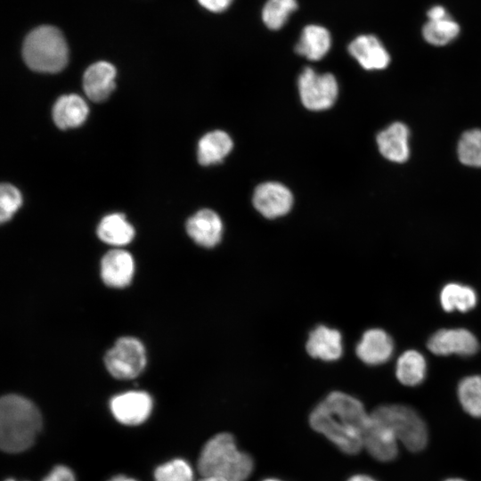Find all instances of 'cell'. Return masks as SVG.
<instances>
[{
	"label": "cell",
	"mask_w": 481,
	"mask_h": 481,
	"mask_svg": "<svg viewBox=\"0 0 481 481\" xmlns=\"http://www.w3.org/2000/svg\"><path fill=\"white\" fill-rule=\"evenodd\" d=\"M370 414L355 397L340 391L330 393L309 416L313 429L325 436L341 452L356 454L363 447Z\"/></svg>",
	"instance_id": "obj_1"
},
{
	"label": "cell",
	"mask_w": 481,
	"mask_h": 481,
	"mask_svg": "<svg viewBox=\"0 0 481 481\" xmlns=\"http://www.w3.org/2000/svg\"><path fill=\"white\" fill-rule=\"evenodd\" d=\"M42 428L37 406L18 395H6L0 400V446L16 453L29 449Z\"/></svg>",
	"instance_id": "obj_2"
},
{
	"label": "cell",
	"mask_w": 481,
	"mask_h": 481,
	"mask_svg": "<svg viewBox=\"0 0 481 481\" xmlns=\"http://www.w3.org/2000/svg\"><path fill=\"white\" fill-rule=\"evenodd\" d=\"M202 477L217 476L228 481H245L252 473L251 457L238 450L233 436L219 433L203 446L197 463Z\"/></svg>",
	"instance_id": "obj_3"
},
{
	"label": "cell",
	"mask_w": 481,
	"mask_h": 481,
	"mask_svg": "<svg viewBox=\"0 0 481 481\" xmlns=\"http://www.w3.org/2000/svg\"><path fill=\"white\" fill-rule=\"evenodd\" d=\"M23 58L33 70L55 73L68 62V45L61 32L53 26H40L25 38Z\"/></svg>",
	"instance_id": "obj_4"
},
{
	"label": "cell",
	"mask_w": 481,
	"mask_h": 481,
	"mask_svg": "<svg viewBox=\"0 0 481 481\" xmlns=\"http://www.w3.org/2000/svg\"><path fill=\"white\" fill-rule=\"evenodd\" d=\"M371 414L388 426L408 450L420 452L427 445V426L412 408L402 404L381 405Z\"/></svg>",
	"instance_id": "obj_5"
},
{
	"label": "cell",
	"mask_w": 481,
	"mask_h": 481,
	"mask_svg": "<svg viewBox=\"0 0 481 481\" xmlns=\"http://www.w3.org/2000/svg\"><path fill=\"white\" fill-rule=\"evenodd\" d=\"M104 363L107 370L113 377L118 379H134L145 367L146 355L144 347L137 338H121L107 352Z\"/></svg>",
	"instance_id": "obj_6"
},
{
	"label": "cell",
	"mask_w": 481,
	"mask_h": 481,
	"mask_svg": "<svg viewBox=\"0 0 481 481\" xmlns=\"http://www.w3.org/2000/svg\"><path fill=\"white\" fill-rule=\"evenodd\" d=\"M298 91L306 108L311 110H323L335 103L338 86L332 74H318L306 67L299 75Z\"/></svg>",
	"instance_id": "obj_7"
},
{
	"label": "cell",
	"mask_w": 481,
	"mask_h": 481,
	"mask_svg": "<svg viewBox=\"0 0 481 481\" xmlns=\"http://www.w3.org/2000/svg\"><path fill=\"white\" fill-rule=\"evenodd\" d=\"M427 346L430 352L437 355L469 356L477 353L479 345L471 331L457 328L437 330L429 338Z\"/></svg>",
	"instance_id": "obj_8"
},
{
	"label": "cell",
	"mask_w": 481,
	"mask_h": 481,
	"mask_svg": "<svg viewBox=\"0 0 481 481\" xmlns=\"http://www.w3.org/2000/svg\"><path fill=\"white\" fill-rule=\"evenodd\" d=\"M115 419L125 425H139L150 416L152 400L143 391H128L113 396L110 402Z\"/></svg>",
	"instance_id": "obj_9"
},
{
	"label": "cell",
	"mask_w": 481,
	"mask_h": 481,
	"mask_svg": "<svg viewBox=\"0 0 481 481\" xmlns=\"http://www.w3.org/2000/svg\"><path fill=\"white\" fill-rule=\"evenodd\" d=\"M252 202L262 216L273 219L286 215L290 210L293 196L283 184L267 182L255 189Z\"/></svg>",
	"instance_id": "obj_10"
},
{
	"label": "cell",
	"mask_w": 481,
	"mask_h": 481,
	"mask_svg": "<svg viewBox=\"0 0 481 481\" xmlns=\"http://www.w3.org/2000/svg\"><path fill=\"white\" fill-rule=\"evenodd\" d=\"M395 435L385 423L370 414L363 436V447L376 460L393 461L398 454Z\"/></svg>",
	"instance_id": "obj_11"
},
{
	"label": "cell",
	"mask_w": 481,
	"mask_h": 481,
	"mask_svg": "<svg viewBox=\"0 0 481 481\" xmlns=\"http://www.w3.org/2000/svg\"><path fill=\"white\" fill-rule=\"evenodd\" d=\"M349 53L367 70L386 69L390 55L379 39L373 35H361L348 45Z\"/></svg>",
	"instance_id": "obj_12"
},
{
	"label": "cell",
	"mask_w": 481,
	"mask_h": 481,
	"mask_svg": "<svg viewBox=\"0 0 481 481\" xmlns=\"http://www.w3.org/2000/svg\"><path fill=\"white\" fill-rule=\"evenodd\" d=\"M186 231L198 245L213 248L221 240L223 223L213 210L201 209L187 220Z\"/></svg>",
	"instance_id": "obj_13"
},
{
	"label": "cell",
	"mask_w": 481,
	"mask_h": 481,
	"mask_svg": "<svg viewBox=\"0 0 481 481\" xmlns=\"http://www.w3.org/2000/svg\"><path fill=\"white\" fill-rule=\"evenodd\" d=\"M410 131L406 125L395 122L377 135V144L381 155L389 161L405 162L410 156Z\"/></svg>",
	"instance_id": "obj_14"
},
{
	"label": "cell",
	"mask_w": 481,
	"mask_h": 481,
	"mask_svg": "<svg viewBox=\"0 0 481 481\" xmlns=\"http://www.w3.org/2000/svg\"><path fill=\"white\" fill-rule=\"evenodd\" d=\"M394 351L391 337L383 330H366L356 346V355L360 360L370 365L387 362Z\"/></svg>",
	"instance_id": "obj_15"
},
{
	"label": "cell",
	"mask_w": 481,
	"mask_h": 481,
	"mask_svg": "<svg viewBox=\"0 0 481 481\" xmlns=\"http://www.w3.org/2000/svg\"><path fill=\"white\" fill-rule=\"evenodd\" d=\"M115 67L107 61H98L86 70L83 87L88 98L94 102L105 101L115 88Z\"/></svg>",
	"instance_id": "obj_16"
},
{
	"label": "cell",
	"mask_w": 481,
	"mask_h": 481,
	"mask_svg": "<svg viewBox=\"0 0 481 481\" xmlns=\"http://www.w3.org/2000/svg\"><path fill=\"white\" fill-rule=\"evenodd\" d=\"M134 260L129 252L112 249L102 259L101 273L105 284L123 288L129 284L134 274Z\"/></svg>",
	"instance_id": "obj_17"
},
{
	"label": "cell",
	"mask_w": 481,
	"mask_h": 481,
	"mask_svg": "<svg viewBox=\"0 0 481 481\" xmlns=\"http://www.w3.org/2000/svg\"><path fill=\"white\" fill-rule=\"evenodd\" d=\"M306 351L313 358L323 361L338 360L343 352L340 332L325 325L317 326L309 334Z\"/></svg>",
	"instance_id": "obj_18"
},
{
	"label": "cell",
	"mask_w": 481,
	"mask_h": 481,
	"mask_svg": "<svg viewBox=\"0 0 481 481\" xmlns=\"http://www.w3.org/2000/svg\"><path fill=\"white\" fill-rule=\"evenodd\" d=\"M331 37L329 30L322 26H306L300 35L295 52L311 61H319L329 52Z\"/></svg>",
	"instance_id": "obj_19"
},
{
	"label": "cell",
	"mask_w": 481,
	"mask_h": 481,
	"mask_svg": "<svg viewBox=\"0 0 481 481\" xmlns=\"http://www.w3.org/2000/svg\"><path fill=\"white\" fill-rule=\"evenodd\" d=\"M88 107L77 94L62 95L53 105V118L61 129L80 126L86 118Z\"/></svg>",
	"instance_id": "obj_20"
},
{
	"label": "cell",
	"mask_w": 481,
	"mask_h": 481,
	"mask_svg": "<svg viewBox=\"0 0 481 481\" xmlns=\"http://www.w3.org/2000/svg\"><path fill=\"white\" fill-rule=\"evenodd\" d=\"M232 141L224 131L216 130L206 134L198 144V160L203 166L221 162L232 151Z\"/></svg>",
	"instance_id": "obj_21"
},
{
	"label": "cell",
	"mask_w": 481,
	"mask_h": 481,
	"mask_svg": "<svg viewBox=\"0 0 481 481\" xmlns=\"http://www.w3.org/2000/svg\"><path fill=\"white\" fill-rule=\"evenodd\" d=\"M427 372L425 357L416 350H407L398 358L395 376L404 386L414 387L420 384Z\"/></svg>",
	"instance_id": "obj_22"
},
{
	"label": "cell",
	"mask_w": 481,
	"mask_h": 481,
	"mask_svg": "<svg viewBox=\"0 0 481 481\" xmlns=\"http://www.w3.org/2000/svg\"><path fill=\"white\" fill-rule=\"evenodd\" d=\"M99 238L110 245L122 246L129 243L134 236L133 226L119 213L106 216L98 225Z\"/></svg>",
	"instance_id": "obj_23"
},
{
	"label": "cell",
	"mask_w": 481,
	"mask_h": 481,
	"mask_svg": "<svg viewBox=\"0 0 481 481\" xmlns=\"http://www.w3.org/2000/svg\"><path fill=\"white\" fill-rule=\"evenodd\" d=\"M477 294L469 286L448 283L441 290L440 303L444 310L467 312L477 305Z\"/></svg>",
	"instance_id": "obj_24"
},
{
	"label": "cell",
	"mask_w": 481,
	"mask_h": 481,
	"mask_svg": "<svg viewBox=\"0 0 481 481\" xmlns=\"http://www.w3.org/2000/svg\"><path fill=\"white\" fill-rule=\"evenodd\" d=\"M459 34L460 26L450 15L439 20H428L422 28L424 39L436 46L449 44Z\"/></svg>",
	"instance_id": "obj_25"
},
{
	"label": "cell",
	"mask_w": 481,
	"mask_h": 481,
	"mask_svg": "<svg viewBox=\"0 0 481 481\" xmlns=\"http://www.w3.org/2000/svg\"><path fill=\"white\" fill-rule=\"evenodd\" d=\"M457 392L463 410L472 417L481 418V375L462 379Z\"/></svg>",
	"instance_id": "obj_26"
},
{
	"label": "cell",
	"mask_w": 481,
	"mask_h": 481,
	"mask_svg": "<svg viewBox=\"0 0 481 481\" xmlns=\"http://www.w3.org/2000/svg\"><path fill=\"white\" fill-rule=\"evenodd\" d=\"M297 8V0H267L262 11L263 21L270 29H279Z\"/></svg>",
	"instance_id": "obj_27"
},
{
	"label": "cell",
	"mask_w": 481,
	"mask_h": 481,
	"mask_svg": "<svg viewBox=\"0 0 481 481\" xmlns=\"http://www.w3.org/2000/svg\"><path fill=\"white\" fill-rule=\"evenodd\" d=\"M457 152L462 164L481 167V129L463 133L458 143Z\"/></svg>",
	"instance_id": "obj_28"
},
{
	"label": "cell",
	"mask_w": 481,
	"mask_h": 481,
	"mask_svg": "<svg viewBox=\"0 0 481 481\" xmlns=\"http://www.w3.org/2000/svg\"><path fill=\"white\" fill-rule=\"evenodd\" d=\"M155 481H193L191 465L183 459H175L159 466L154 472Z\"/></svg>",
	"instance_id": "obj_29"
},
{
	"label": "cell",
	"mask_w": 481,
	"mask_h": 481,
	"mask_svg": "<svg viewBox=\"0 0 481 481\" xmlns=\"http://www.w3.org/2000/svg\"><path fill=\"white\" fill-rule=\"evenodd\" d=\"M22 202L20 192L9 183H2L0 188V220L8 221L20 207Z\"/></svg>",
	"instance_id": "obj_30"
},
{
	"label": "cell",
	"mask_w": 481,
	"mask_h": 481,
	"mask_svg": "<svg viewBox=\"0 0 481 481\" xmlns=\"http://www.w3.org/2000/svg\"><path fill=\"white\" fill-rule=\"evenodd\" d=\"M43 481H75L73 472L66 466H56Z\"/></svg>",
	"instance_id": "obj_31"
},
{
	"label": "cell",
	"mask_w": 481,
	"mask_h": 481,
	"mask_svg": "<svg viewBox=\"0 0 481 481\" xmlns=\"http://www.w3.org/2000/svg\"><path fill=\"white\" fill-rule=\"evenodd\" d=\"M233 0H198L199 4L205 9L213 12L225 11Z\"/></svg>",
	"instance_id": "obj_32"
},
{
	"label": "cell",
	"mask_w": 481,
	"mask_h": 481,
	"mask_svg": "<svg viewBox=\"0 0 481 481\" xmlns=\"http://www.w3.org/2000/svg\"><path fill=\"white\" fill-rule=\"evenodd\" d=\"M427 16L428 20H439L449 16V13L443 6L435 5L428 11Z\"/></svg>",
	"instance_id": "obj_33"
},
{
	"label": "cell",
	"mask_w": 481,
	"mask_h": 481,
	"mask_svg": "<svg viewBox=\"0 0 481 481\" xmlns=\"http://www.w3.org/2000/svg\"><path fill=\"white\" fill-rule=\"evenodd\" d=\"M347 481H376L370 476L364 474H357L352 476Z\"/></svg>",
	"instance_id": "obj_34"
},
{
	"label": "cell",
	"mask_w": 481,
	"mask_h": 481,
	"mask_svg": "<svg viewBox=\"0 0 481 481\" xmlns=\"http://www.w3.org/2000/svg\"><path fill=\"white\" fill-rule=\"evenodd\" d=\"M199 481H228L227 479L217 476H206L202 477Z\"/></svg>",
	"instance_id": "obj_35"
},
{
	"label": "cell",
	"mask_w": 481,
	"mask_h": 481,
	"mask_svg": "<svg viewBox=\"0 0 481 481\" xmlns=\"http://www.w3.org/2000/svg\"><path fill=\"white\" fill-rule=\"evenodd\" d=\"M109 481H136V480H135L133 478L126 477L125 476H117V477H114L113 478H111Z\"/></svg>",
	"instance_id": "obj_36"
},
{
	"label": "cell",
	"mask_w": 481,
	"mask_h": 481,
	"mask_svg": "<svg viewBox=\"0 0 481 481\" xmlns=\"http://www.w3.org/2000/svg\"><path fill=\"white\" fill-rule=\"evenodd\" d=\"M444 481H466V480H463V479H461V478H456V477H454V478H448V479H446V480H444Z\"/></svg>",
	"instance_id": "obj_37"
},
{
	"label": "cell",
	"mask_w": 481,
	"mask_h": 481,
	"mask_svg": "<svg viewBox=\"0 0 481 481\" xmlns=\"http://www.w3.org/2000/svg\"><path fill=\"white\" fill-rule=\"evenodd\" d=\"M263 481H281V480L276 479V478H266V479H264Z\"/></svg>",
	"instance_id": "obj_38"
},
{
	"label": "cell",
	"mask_w": 481,
	"mask_h": 481,
	"mask_svg": "<svg viewBox=\"0 0 481 481\" xmlns=\"http://www.w3.org/2000/svg\"><path fill=\"white\" fill-rule=\"evenodd\" d=\"M5 481H15L14 479H6Z\"/></svg>",
	"instance_id": "obj_39"
}]
</instances>
